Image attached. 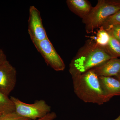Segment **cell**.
Here are the masks:
<instances>
[{
	"instance_id": "1",
	"label": "cell",
	"mask_w": 120,
	"mask_h": 120,
	"mask_svg": "<svg viewBox=\"0 0 120 120\" xmlns=\"http://www.w3.org/2000/svg\"><path fill=\"white\" fill-rule=\"evenodd\" d=\"M112 58L95 39H88L71 61L69 72L72 77L81 75Z\"/></svg>"
},
{
	"instance_id": "2",
	"label": "cell",
	"mask_w": 120,
	"mask_h": 120,
	"mask_svg": "<svg viewBox=\"0 0 120 120\" xmlns=\"http://www.w3.org/2000/svg\"><path fill=\"white\" fill-rule=\"evenodd\" d=\"M72 78L74 92L80 100L99 105L106 102L98 76L93 71L89 70Z\"/></svg>"
},
{
	"instance_id": "3",
	"label": "cell",
	"mask_w": 120,
	"mask_h": 120,
	"mask_svg": "<svg viewBox=\"0 0 120 120\" xmlns=\"http://www.w3.org/2000/svg\"><path fill=\"white\" fill-rule=\"evenodd\" d=\"M120 11V0H99L86 17L82 19L86 32L93 33L110 16Z\"/></svg>"
},
{
	"instance_id": "4",
	"label": "cell",
	"mask_w": 120,
	"mask_h": 120,
	"mask_svg": "<svg viewBox=\"0 0 120 120\" xmlns=\"http://www.w3.org/2000/svg\"><path fill=\"white\" fill-rule=\"evenodd\" d=\"M10 98L15 105V112L30 120L41 118L51 111V107L43 100H37L34 103L28 104L15 97H11Z\"/></svg>"
},
{
	"instance_id": "5",
	"label": "cell",
	"mask_w": 120,
	"mask_h": 120,
	"mask_svg": "<svg viewBox=\"0 0 120 120\" xmlns=\"http://www.w3.org/2000/svg\"><path fill=\"white\" fill-rule=\"evenodd\" d=\"M38 51L44 58L47 65L56 71H63L65 68L64 62L47 38L42 41L33 42Z\"/></svg>"
},
{
	"instance_id": "6",
	"label": "cell",
	"mask_w": 120,
	"mask_h": 120,
	"mask_svg": "<svg viewBox=\"0 0 120 120\" xmlns=\"http://www.w3.org/2000/svg\"><path fill=\"white\" fill-rule=\"evenodd\" d=\"M28 23V34L32 42L42 41L48 38L40 11L34 6L30 7Z\"/></svg>"
},
{
	"instance_id": "7",
	"label": "cell",
	"mask_w": 120,
	"mask_h": 120,
	"mask_svg": "<svg viewBox=\"0 0 120 120\" xmlns=\"http://www.w3.org/2000/svg\"><path fill=\"white\" fill-rule=\"evenodd\" d=\"M16 70L8 60L0 66V91L8 96L16 82Z\"/></svg>"
},
{
	"instance_id": "8",
	"label": "cell",
	"mask_w": 120,
	"mask_h": 120,
	"mask_svg": "<svg viewBox=\"0 0 120 120\" xmlns=\"http://www.w3.org/2000/svg\"><path fill=\"white\" fill-rule=\"evenodd\" d=\"M101 89L106 102L112 97L120 95V81L112 77H98Z\"/></svg>"
},
{
	"instance_id": "9",
	"label": "cell",
	"mask_w": 120,
	"mask_h": 120,
	"mask_svg": "<svg viewBox=\"0 0 120 120\" xmlns=\"http://www.w3.org/2000/svg\"><path fill=\"white\" fill-rule=\"evenodd\" d=\"M90 70L98 77L116 76L120 72V58H111Z\"/></svg>"
},
{
	"instance_id": "10",
	"label": "cell",
	"mask_w": 120,
	"mask_h": 120,
	"mask_svg": "<svg viewBox=\"0 0 120 120\" xmlns=\"http://www.w3.org/2000/svg\"><path fill=\"white\" fill-rule=\"evenodd\" d=\"M66 2L69 10L82 19L87 16L93 8L87 0H67Z\"/></svg>"
},
{
	"instance_id": "11",
	"label": "cell",
	"mask_w": 120,
	"mask_h": 120,
	"mask_svg": "<svg viewBox=\"0 0 120 120\" xmlns=\"http://www.w3.org/2000/svg\"><path fill=\"white\" fill-rule=\"evenodd\" d=\"M15 112V105L11 98L0 91V114L5 115Z\"/></svg>"
},
{
	"instance_id": "12",
	"label": "cell",
	"mask_w": 120,
	"mask_h": 120,
	"mask_svg": "<svg viewBox=\"0 0 120 120\" xmlns=\"http://www.w3.org/2000/svg\"><path fill=\"white\" fill-rule=\"evenodd\" d=\"M107 31L109 34L110 39L105 49L112 58L120 57V43L109 31Z\"/></svg>"
},
{
	"instance_id": "13",
	"label": "cell",
	"mask_w": 120,
	"mask_h": 120,
	"mask_svg": "<svg viewBox=\"0 0 120 120\" xmlns=\"http://www.w3.org/2000/svg\"><path fill=\"white\" fill-rule=\"evenodd\" d=\"M95 38L96 43L105 49L109 42L110 35L107 31L101 26L98 31Z\"/></svg>"
},
{
	"instance_id": "14",
	"label": "cell",
	"mask_w": 120,
	"mask_h": 120,
	"mask_svg": "<svg viewBox=\"0 0 120 120\" xmlns=\"http://www.w3.org/2000/svg\"><path fill=\"white\" fill-rule=\"evenodd\" d=\"M117 24L120 25V11L107 18L101 26L107 30Z\"/></svg>"
},
{
	"instance_id": "15",
	"label": "cell",
	"mask_w": 120,
	"mask_h": 120,
	"mask_svg": "<svg viewBox=\"0 0 120 120\" xmlns=\"http://www.w3.org/2000/svg\"><path fill=\"white\" fill-rule=\"evenodd\" d=\"M0 120H30L20 116L15 112L4 115Z\"/></svg>"
},
{
	"instance_id": "16",
	"label": "cell",
	"mask_w": 120,
	"mask_h": 120,
	"mask_svg": "<svg viewBox=\"0 0 120 120\" xmlns=\"http://www.w3.org/2000/svg\"><path fill=\"white\" fill-rule=\"evenodd\" d=\"M109 31L112 35L120 43V25L117 24L113 26L109 30Z\"/></svg>"
},
{
	"instance_id": "17",
	"label": "cell",
	"mask_w": 120,
	"mask_h": 120,
	"mask_svg": "<svg viewBox=\"0 0 120 120\" xmlns=\"http://www.w3.org/2000/svg\"><path fill=\"white\" fill-rule=\"evenodd\" d=\"M57 117V115L56 113L52 112L47 114L46 116L41 118H38L35 120H53Z\"/></svg>"
},
{
	"instance_id": "18",
	"label": "cell",
	"mask_w": 120,
	"mask_h": 120,
	"mask_svg": "<svg viewBox=\"0 0 120 120\" xmlns=\"http://www.w3.org/2000/svg\"><path fill=\"white\" fill-rule=\"evenodd\" d=\"M7 61V56L2 49H0V66Z\"/></svg>"
},
{
	"instance_id": "19",
	"label": "cell",
	"mask_w": 120,
	"mask_h": 120,
	"mask_svg": "<svg viewBox=\"0 0 120 120\" xmlns=\"http://www.w3.org/2000/svg\"><path fill=\"white\" fill-rule=\"evenodd\" d=\"M116 79H117L118 80H119L120 81V72L119 73V74H118V75L116 76Z\"/></svg>"
},
{
	"instance_id": "20",
	"label": "cell",
	"mask_w": 120,
	"mask_h": 120,
	"mask_svg": "<svg viewBox=\"0 0 120 120\" xmlns=\"http://www.w3.org/2000/svg\"><path fill=\"white\" fill-rule=\"evenodd\" d=\"M114 120H120V116H118V117H117L116 119H115Z\"/></svg>"
},
{
	"instance_id": "21",
	"label": "cell",
	"mask_w": 120,
	"mask_h": 120,
	"mask_svg": "<svg viewBox=\"0 0 120 120\" xmlns=\"http://www.w3.org/2000/svg\"><path fill=\"white\" fill-rule=\"evenodd\" d=\"M4 115H0V120L2 118V116H4Z\"/></svg>"
},
{
	"instance_id": "22",
	"label": "cell",
	"mask_w": 120,
	"mask_h": 120,
	"mask_svg": "<svg viewBox=\"0 0 120 120\" xmlns=\"http://www.w3.org/2000/svg\"><path fill=\"white\" fill-rule=\"evenodd\" d=\"M0 115H1V114H0Z\"/></svg>"
},
{
	"instance_id": "23",
	"label": "cell",
	"mask_w": 120,
	"mask_h": 120,
	"mask_svg": "<svg viewBox=\"0 0 120 120\" xmlns=\"http://www.w3.org/2000/svg\"><path fill=\"white\" fill-rule=\"evenodd\" d=\"M1 115H2V114H1Z\"/></svg>"
}]
</instances>
